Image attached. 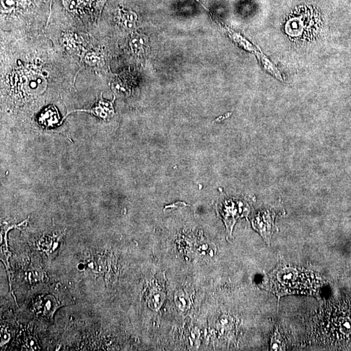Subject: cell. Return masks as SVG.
I'll use <instances>...</instances> for the list:
<instances>
[{
    "instance_id": "8",
    "label": "cell",
    "mask_w": 351,
    "mask_h": 351,
    "mask_svg": "<svg viewBox=\"0 0 351 351\" xmlns=\"http://www.w3.org/2000/svg\"><path fill=\"white\" fill-rule=\"evenodd\" d=\"M174 301L176 306L178 307L181 311H185L189 308L190 300L186 293H185L182 291H179L176 293L174 295Z\"/></svg>"
},
{
    "instance_id": "7",
    "label": "cell",
    "mask_w": 351,
    "mask_h": 351,
    "mask_svg": "<svg viewBox=\"0 0 351 351\" xmlns=\"http://www.w3.org/2000/svg\"><path fill=\"white\" fill-rule=\"evenodd\" d=\"M38 306L40 308H43L44 315L52 318L55 311L59 308V304L56 298L52 295H47L43 297L42 300H40V305L38 304Z\"/></svg>"
},
{
    "instance_id": "9",
    "label": "cell",
    "mask_w": 351,
    "mask_h": 351,
    "mask_svg": "<svg viewBox=\"0 0 351 351\" xmlns=\"http://www.w3.org/2000/svg\"><path fill=\"white\" fill-rule=\"evenodd\" d=\"M270 348H271L272 350H285V345L282 342L281 336L278 334V333L275 334V336L272 339L271 347Z\"/></svg>"
},
{
    "instance_id": "6",
    "label": "cell",
    "mask_w": 351,
    "mask_h": 351,
    "mask_svg": "<svg viewBox=\"0 0 351 351\" xmlns=\"http://www.w3.org/2000/svg\"><path fill=\"white\" fill-rule=\"evenodd\" d=\"M165 295L164 291L157 287H153L150 290L148 295V306L152 310H159L161 306L164 304Z\"/></svg>"
},
{
    "instance_id": "10",
    "label": "cell",
    "mask_w": 351,
    "mask_h": 351,
    "mask_svg": "<svg viewBox=\"0 0 351 351\" xmlns=\"http://www.w3.org/2000/svg\"><path fill=\"white\" fill-rule=\"evenodd\" d=\"M44 82H45V80L42 77L34 78L33 80H31L29 82V88L32 91H35L36 89H38V86H45V85H43Z\"/></svg>"
},
{
    "instance_id": "4",
    "label": "cell",
    "mask_w": 351,
    "mask_h": 351,
    "mask_svg": "<svg viewBox=\"0 0 351 351\" xmlns=\"http://www.w3.org/2000/svg\"><path fill=\"white\" fill-rule=\"evenodd\" d=\"M130 45L133 52L137 56H141L148 51V38L143 34L135 33L132 35Z\"/></svg>"
},
{
    "instance_id": "2",
    "label": "cell",
    "mask_w": 351,
    "mask_h": 351,
    "mask_svg": "<svg viewBox=\"0 0 351 351\" xmlns=\"http://www.w3.org/2000/svg\"><path fill=\"white\" fill-rule=\"evenodd\" d=\"M274 221L275 213L268 211L259 213L252 221L254 228L259 231L268 244H270L272 234L275 231Z\"/></svg>"
},
{
    "instance_id": "3",
    "label": "cell",
    "mask_w": 351,
    "mask_h": 351,
    "mask_svg": "<svg viewBox=\"0 0 351 351\" xmlns=\"http://www.w3.org/2000/svg\"><path fill=\"white\" fill-rule=\"evenodd\" d=\"M114 98H115L114 97V99L113 101L105 100L103 99L102 93H101L100 100L98 101L97 104H96L95 106L94 107L93 109L89 110H75V111L68 112V113H67V114H66L64 119H65L66 117L67 116L68 114L72 113V112L86 111L89 112V113L93 114L94 115L99 117V118L105 120V119L109 118V117L110 116H113L114 114V108L113 104Z\"/></svg>"
},
{
    "instance_id": "5",
    "label": "cell",
    "mask_w": 351,
    "mask_h": 351,
    "mask_svg": "<svg viewBox=\"0 0 351 351\" xmlns=\"http://www.w3.org/2000/svg\"><path fill=\"white\" fill-rule=\"evenodd\" d=\"M59 119L60 117L56 107L49 106L41 113L38 122L46 127H52L59 123Z\"/></svg>"
},
{
    "instance_id": "1",
    "label": "cell",
    "mask_w": 351,
    "mask_h": 351,
    "mask_svg": "<svg viewBox=\"0 0 351 351\" xmlns=\"http://www.w3.org/2000/svg\"><path fill=\"white\" fill-rule=\"evenodd\" d=\"M262 286L279 299L288 295L314 294L319 288L318 278L313 273L283 265L269 273Z\"/></svg>"
}]
</instances>
